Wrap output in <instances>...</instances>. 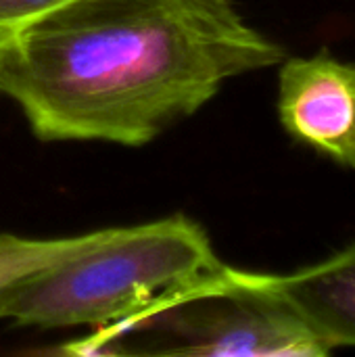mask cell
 Wrapping results in <instances>:
<instances>
[{
    "label": "cell",
    "mask_w": 355,
    "mask_h": 357,
    "mask_svg": "<svg viewBox=\"0 0 355 357\" xmlns=\"http://www.w3.org/2000/svg\"><path fill=\"white\" fill-rule=\"evenodd\" d=\"M65 351L213 357L331 354L272 287L268 274L226 264L169 291L142 312L67 345Z\"/></svg>",
    "instance_id": "obj_3"
},
{
    "label": "cell",
    "mask_w": 355,
    "mask_h": 357,
    "mask_svg": "<svg viewBox=\"0 0 355 357\" xmlns=\"http://www.w3.org/2000/svg\"><path fill=\"white\" fill-rule=\"evenodd\" d=\"M115 228L94 230L63 238H27L19 234H0V291L8 284L31 276L44 268L75 257L98 243L107 241Z\"/></svg>",
    "instance_id": "obj_6"
},
{
    "label": "cell",
    "mask_w": 355,
    "mask_h": 357,
    "mask_svg": "<svg viewBox=\"0 0 355 357\" xmlns=\"http://www.w3.org/2000/svg\"><path fill=\"white\" fill-rule=\"evenodd\" d=\"M222 266L205 228L184 213L121 226L96 247L2 289L0 320L98 331Z\"/></svg>",
    "instance_id": "obj_2"
},
{
    "label": "cell",
    "mask_w": 355,
    "mask_h": 357,
    "mask_svg": "<svg viewBox=\"0 0 355 357\" xmlns=\"http://www.w3.org/2000/svg\"><path fill=\"white\" fill-rule=\"evenodd\" d=\"M278 115L291 138L355 172V63L326 50L282 59Z\"/></svg>",
    "instance_id": "obj_4"
},
{
    "label": "cell",
    "mask_w": 355,
    "mask_h": 357,
    "mask_svg": "<svg viewBox=\"0 0 355 357\" xmlns=\"http://www.w3.org/2000/svg\"><path fill=\"white\" fill-rule=\"evenodd\" d=\"M69 0H0V56L38 19Z\"/></svg>",
    "instance_id": "obj_7"
},
{
    "label": "cell",
    "mask_w": 355,
    "mask_h": 357,
    "mask_svg": "<svg viewBox=\"0 0 355 357\" xmlns=\"http://www.w3.org/2000/svg\"><path fill=\"white\" fill-rule=\"evenodd\" d=\"M268 278L331 351L355 347V245L314 266Z\"/></svg>",
    "instance_id": "obj_5"
},
{
    "label": "cell",
    "mask_w": 355,
    "mask_h": 357,
    "mask_svg": "<svg viewBox=\"0 0 355 357\" xmlns=\"http://www.w3.org/2000/svg\"><path fill=\"white\" fill-rule=\"evenodd\" d=\"M282 59L230 0H69L2 52L0 96L42 142L134 149Z\"/></svg>",
    "instance_id": "obj_1"
}]
</instances>
